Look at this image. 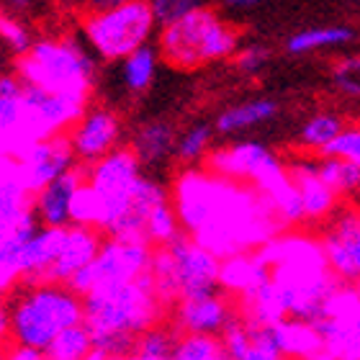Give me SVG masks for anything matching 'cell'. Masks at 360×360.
<instances>
[{
  "label": "cell",
  "mask_w": 360,
  "mask_h": 360,
  "mask_svg": "<svg viewBox=\"0 0 360 360\" xmlns=\"http://www.w3.org/2000/svg\"><path fill=\"white\" fill-rule=\"evenodd\" d=\"M170 195L183 232L221 260L265 248L283 232L260 191L211 173L206 165L180 167L170 183Z\"/></svg>",
  "instance_id": "cell-1"
},
{
  "label": "cell",
  "mask_w": 360,
  "mask_h": 360,
  "mask_svg": "<svg viewBox=\"0 0 360 360\" xmlns=\"http://www.w3.org/2000/svg\"><path fill=\"white\" fill-rule=\"evenodd\" d=\"M83 299L85 327L93 335L98 350L111 358L131 355L136 340L170 316V309L155 291L150 273L131 283L98 288Z\"/></svg>",
  "instance_id": "cell-2"
},
{
  "label": "cell",
  "mask_w": 360,
  "mask_h": 360,
  "mask_svg": "<svg viewBox=\"0 0 360 360\" xmlns=\"http://www.w3.org/2000/svg\"><path fill=\"white\" fill-rule=\"evenodd\" d=\"M203 165L221 178L240 180L260 191L265 201L270 203V209L276 211L283 229L307 226L299 188L293 186L291 173H288V160L281 158L265 142L240 139V142L214 144Z\"/></svg>",
  "instance_id": "cell-3"
},
{
  "label": "cell",
  "mask_w": 360,
  "mask_h": 360,
  "mask_svg": "<svg viewBox=\"0 0 360 360\" xmlns=\"http://www.w3.org/2000/svg\"><path fill=\"white\" fill-rule=\"evenodd\" d=\"M15 72L31 88L90 103L98 80V57L85 39L44 37L15 60Z\"/></svg>",
  "instance_id": "cell-4"
},
{
  "label": "cell",
  "mask_w": 360,
  "mask_h": 360,
  "mask_svg": "<svg viewBox=\"0 0 360 360\" xmlns=\"http://www.w3.org/2000/svg\"><path fill=\"white\" fill-rule=\"evenodd\" d=\"M11 342L44 350L62 330L85 322V299L68 283H21L8 296Z\"/></svg>",
  "instance_id": "cell-5"
},
{
  "label": "cell",
  "mask_w": 360,
  "mask_h": 360,
  "mask_svg": "<svg viewBox=\"0 0 360 360\" xmlns=\"http://www.w3.org/2000/svg\"><path fill=\"white\" fill-rule=\"evenodd\" d=\"M240 49V31L209 6H198L173 23L160 26L158 52L167 68L198 70L229 60Z\"/></svg>",
  "instance_id": "cell-6"
},
{
  "label": "cell",
  "mask_w": 360,
  "mask_h": 360,
  "mask_svg": "<svg viewBox=\"0 0 360 360\" xmlns=\"http://www.w3.org/2000/svg\"><path fill=\"white\" fill-rule=\"evenodd\" d=\"M219 268H221V257H217L209 248H203L201 242H195L183 232L165 248H155L150 278L162 304L173 309L186 296L217 291Z\"/></svg>",
  "instance_id": "cell-7"
},
{
  "label": "cell",
  "mask_w": 360,
  "mask_h": 360,
  "mask_svg": "<svg viewBox=\"0 0 360 360\" xmlns=\"http://www.w3.org/2000/svg\"><path fill=\"white\" fill-rule=\"evenodd\" d=\"M158 26L150 0H127L103 11H88L83 18V39L98 60L121 62L139 46L150 44Z\"/></svg>",
  "instance_id": "cell-8"
},
{
  "label": "cell",
  "mask_w": 360,
  "mask_h": 360,
  "mask_svg": "<svg viewBox=\"0 0 360 360\" xmlns=\"http://www.w3.org/2000/svg\"><path fill=\"white\" fill-rule=\"evenodd\" d=\"M270 278L285 304L288 316L299 319H319L324 304L330 299L340 281L330 268V260H299V263L270 265Z\"/></svg>",
  "instance_id": "cell-9"
},
{
  "label": "cell",
  "mask_w": 360,
  "mask_h": 360,
  "mask_svg": "<svg viewBox=\"0 0 360 360\" xmlns=\"http://www.w3.org/2000/svg\"><path fill=\"white\" fill-rule=\"evenodd\" d=\"M41 226L34 209V193L15 175V158L0 160V265L18 273L26 242Z\"/></svg>",
  "instance_id": "cell-10"
},
{
  "label": "cell",
  "mask_w": 360,
  "mask_h": 360,
  "mask_svg": "<svg viewBox=\"0 0 360 360\" xmlns=\"http://www.w3.org/2000/svg\"><path fill=\"white\" fill-rule=\"evenodd\" d=\"M152 252H155V248L147 242H129L105 234L96 260L88 268L80 270L68 285L80 296H88L98 288H111V285L139 281L142 276L150 273Z\"/></svg>",
  "instance_id": "cell-11"
},
{
  "label": "cell",
  "mask_w": 360,
  "mask_h": 360,
  "mask_svg": "<svg viewBox=\"0 0 360 360\" xmlns=\"http://www.w3.org/2000/svg\"><path fill=\"white\" fill-rule=\"evenodd\" d=\"M144 173L147 170H144L142 160L136 158V152L129 144H121L105 158L88 165V183L96 188L105 209L103 234L131 209Z\"/></svg>",
  "instance_id": "cell-12"
},
{
  "label": "cell",
  "mask_w": 360,
  "mask_h": 360,
  "mask_svg": "<svg viewBox=\"0 0 360 360\" xmlns=\"http://www.w3.org/2000/svg\"><path fill=\"white\" fill-rule=\"evenodd\" d=\"M77 165L70 134H54L39 139L31 147L15 155V175L31 193H39L46 183L65 175Z\"/></svg>",
  "instance_id": "cell-13"
},
{
  "label": "cell",
  "mask_w": 360,
  "mask_h": 360,
  "mask_svg": "<svg viewBox=\"0 0 360 360\" xmlns=\"http://www.w3.org/2000/svg\"><path fill=\"white\" fill-rule=\"evenodd\" d=\"M319 234L332 273L342 283L360 285V206L342 203Z\"/></svg>",
  "instance_id": "cell-14"
},
{
  "label": "cell",
  "mask_w": 360,
  "mask_h": 360,
  "mask_svg": "<svg viewBox=\"0 0 360 360\" xmlns=\"http://www.w3.org/2000/svg\"><path fill=\"white\" fill-rule=\"evenodd\" d=\"M237 316V304L224 291L186 296L170 309V327L178 335H221Z\"/></svg>",
  "instance_id": "cell-15"
},
{
  "label": "cell",
  "mask_w": 360,
  "mask_h": 360,
  "mask_svg": "<svg viewBox=\"0 0 360 360\" xmlns=\"http://www.w3.org/2000/svg\"><path fill=\"white\" fill-rule=\"evenodd\" d=\"M121 139H124L121 116L108 105H88L75 127L70 129L72 150L77 155V162L83 165H93L96 160L121 147Z\"/></svg>",
  "instance_id": "cell-16"
},
{
  "label": "cell",
  "mask_w": 360,
  "mask_h": 360,
  "mask_svg": "<svg viewBox=\"0 0 360 360\" xmlns=\"http://www.w3.org/2000/svg\"><path fill=\"white\" fill-rule=\"evenodd\" d=\"M288 173H291L293 186L299 188L307 226H324L340 211L342 198L322 180L316 158L314 155H301V152H296L288 160Z\"/></svg>",
  "instance_id": "cell-17"
},
{
  "label": "cell",
  "mask_w": 360,
  "mask_h": 360,
  "mask_svg": "<svg viewBox=\"0 0 360 360\" xmlns=\"http://www.w3.org/2000/svg\"><path fill=\"white\" fill-rule=\"evenodd\" d=\"M103 240H105V234L101 232V229L70 224L65 245H62V250H60V257H57V263L52 265L46 281H52V283H70L80 270L88 268V265L96 260Z\"/></svg>",
  "instance_id": "cell-18"
},
{
  "label": "cell",
  "mask_w": 360,
  "mask_h": 360,
  "mask_svg": "<svg viewBox=\"0 0 360 360\" xmlns=\"http://www.w3.org/2000/svg\"><path fill=\"white\" fill-rule=\"evenodd\" d=\"M88 180V165L77 162L72 170L46 183L39 193H34V209L44 226H70V203L80 186Z\"/></svg>",
  "instance_id": "cell-19"
},
{
  "label": "cell",
  "mask_w": 360,
  "mask_h": 360,
  "mask_svg": "<svg viewBox=\"0 0 360 360\" xmlns=\"http://www.w3.org/2000/svg\"><path fill=\"white\" fill-rule=\"evenodd\" d=\"M270 330H273L276 345L285 360H335L324 345L322 332L311 319L288 316Z\"/></svg>",
  "instance_id": "cell-20"
},
{
  "label": "cell",
  "mask_w": 360,
  "mask_h": 360,
  "mask_svg": "<svg viewBox=\"0 0 360 360\" xmlns=\"http://www.w3.org/2000/svg\"><path fill=\"white\" fill-rule=\"evenodd\" d=\"M68 237V226H39L37 234L26 242V248L18 260V276L21 283H39L46 281L52 265L60 257V250Z\"/></svg>",
  "instance_id": "cell-21"
},
{
  "label": "cell",
  "mask_w": 360,
  "mask_h": 360,
  "mask_svg": "<svg viewBox=\"0 0 360 360\" xmlns=\"http://www.w3.org/2000/svg\"><path fill=\"white\" fill-rule=\"evenodd\" d=\"M270 281V265L260 250L237 252L221 260L219 268V291H224L232 299H240L245 293L255 291L257 285Z\"/></svg>",
  "instance_id": "cell-22"
},
{
  "label": "cell",
  "mask_w": 360,
  "mask_h": 360,
  "mask_svg": "<svg viewBox=\"0 0 360 360\" xmlns=\"http://www.w3.org/2000/svg\"><path fill=\"white\" fill-rule=\"evenodd\" d=\"M178 129L170 121L152 119L144 121L131 131L129 147L136 152V158L142 160L144 170H155V167L167 165L175 160V144H178Z\"/></svg>",
  "instance_id": "cell-23"
},
{
  "label": "cell",
  "mask_w": 360,
  "mask_h": 360,
  "mask_svg": "<svg viewBox=\"0 0 360 360\" xmlns=\"http://www.w3.org/2000/svg\"><path fill=\"white\" fill-rule=\"evenodd\" d=\"M39 142V134L31 121L29 105L21 98L0 96V150L6 155H21L26 147Z\"/></svg>",
  "instance_id": "cell-24"
},
{
  "label": "cell",
  "mask_w": 360,
  "mask_h": 360,
  "mask_svg": "<svg viewBox=\"0 0 360 360\" xmlns=\"http://www.w3.org/2000/svg\"><path fill=\"white\" fill-rule=\"evenodd\" d=\"M278 113H281V105L273 98H250V101L224 108L214 119V127H217V134L221 136H237L257 127H265Z\"/></svg>",
  "instance_id": "cell-25"
},
{
  "label": "cell",
  "mask_w": 360,
  "mask_h": 360,
  "mask_svg": "<svg viewBox=\"0 0 360 360\" xmlns=\"http://www.w3.org/2000/svg\"><path fill=\"white\" fill-rule=\"evenodd\" d=\"M237 304V314L250 324H257V327H276L283 319H288V311H285V304L278 293L273 278L260 283L255 291L245 293L240 299H234Z\"/></svg>",
  "instance_id": "cell-26"
},
{
  "label": "cell",
  "mask_w": 360,
  "mask_h": 360,
  "mask_svg": "<svg viewBox=\"0 0 360 360\" xmlns=\"http://www.w3.org/2000/svg\"><path fill=\"white\" fill-rule=\"evenodd\" d=\"M345 127H347V121L342 113L316 111L301 124L299 134H296V139H293V147H296V152H301V155L322 158L324 150L338 139V134Z\"/></svg>",
  "instance_id": "cell-27"
},
{
  "label": "cell",
  "mask_w": 360,
  "mask_h": 360,
  "mask_svg": "<svg viewBox=\"0 0 360 360\" xmlns=\"http://www.w3.org/2000/svg\"><path fill=\"white\" fill-rule=\"evenodd\" d=\"M160 52L158 46L144 44L136 52H131L129 57L119 62V83L127 90L129 96H142L152 88L155 77H158L160 68Z\"/></svg>",
  "instance_id": "cell-28"
},
{
  "label": "cell",
  "mask_w": 360,
  "mask_h": 360,
  "mask_svg": "<svg viewBox=\"0 0 360 360\" xmlns=\"http://www.w3.org/2000/svg\"><path fill=\"white\" fill-rule=\"evenodd\" d=\"M353 39H355V31L347 29V26H314V29H301L296 34H291L288 41H285V52L301 57V54L345 46Z\"/></svg>",
  "instance_id": "cell-29"
},
{
  "label": "cell",
  "mask_w": 360,
  "mask_h": 360,
  "mask_svg": "<svg viewBox=\"0 0 360 360\" xmlns=\"http://www.w3.org/2000/svg\"><path fill=\"white\" fill-rule=\"evenodd\" d=\"M214 136H217V127L206 121H195L188 129H183L175 144V162H180V167L203 165V160L214 150Z\"/></svg>",
  "instance_id": "cell-30"
},
{
  "label": "cell",
  "mask_w": 360,
  "mask_h": 360,
  "mask_svg": "<svg viewBox=\"0 0 360 360\" xmlns=\"http://www.w3.org/2000/svg\"><path fill=\"white\" fill-rule=\"evenodd\" d=\"M93 350H96V342H93V335L85 327V322L62 330L44 347V353L49 360H85Z\"/></svg>",
  "instance_id": "cell-31"
},
{
  "label": "cell",
  "mask_w": 360,
  "mask_h": 360,
  "mask_svg": "<svg viewBox=\"0 0 360 360\" xmlns=\"http://www.w3.org/2000/svg\"><path fill=\"white\" fill-rule=\"evenodd\" d=\"M319 162V175L327 186L335 191V193L345 201V198H353L360 195V167L353 162H345V160L338 158H316Z\"/></svg>",
  "instance_id": "cell-32"
},
{
  "label": "cell",
  "mask_w": 360,
  "mask_h": 360,
  "mask_svg": "<svg viewBox=\"0 0 360 360\" xmlns=\"http://www.w3.org/2000/svg\"><path fill=\"white\" fill-rule=\"evenodd\" d=\"M103 221H105L103 201H101V195L96 193V188L85 180L83 186L75 191L72 203H70V224L93 226V229H101V232H103Z\"/></svg>",
  "instance_id": "cell-33"
},
{
  "label": "cell",
  "mask_w": 360,
  "mask_h": 360,
  "mask_svg": "<svg viewBox=\"0 0 360 360\" xmlns=\"http://www.w3.org/2000/svg\"><path fill=\"white\" fill-rule=\"evenodd\" d=\"M322 316H332L353 327L360 335V285L358 283H340L335 288L327 304H324Z\"/></svg>",
  "instance_id": "cell-34"
},
{
  "label": "cell",
  "mask_w": 360,
  "mask_h": 360,
  "mask_svg": "<svg viewBox=\"0 0 360 360\" xmlns=\"http://www.w3.org/2000/svg\"><path fill=\"white\" fill-rule=\"evenodd\" d=\"M226 350L219 335H178L173 360H224Z\"/></svg>",
  "instance_id": "cell-35"
},
{
  "label": "cell",
  "mask_w": 360,
  "mask_h": 360,
  "mask_svg": "<svg viewBox=\"0 0 360 360\" xmlns=\"http://www.w3.org/2000/svg\"><path fill=\"white\" fill-rule=\"evenodd\" d=\"M175 340H178V332L173 327H165V324H158L136 340L134 347V358L136 360H173L175 350Z\"/></svg>",
  "instance_id": "cell-36"
},
{
  "label": "cell",
  "mask_w": 360,
  "mask_h": 360,
  "mask_svg": "<svg viewBox=\"0 0 360 360\" xmlns=\"http://www.w3.org/2000/svg\"><path fill=\"white\" fill-rule=\"evenodd\" d=\"M330 83L342 98L360 101V54L340 57L330 68Z\"/></svg>",
  "instance_id": "cell-37"
},
{
  "label": "cell",
  "mask_w": 360,
  "mask_h": 360,
  "mask_svg": "<svg viewBox=\"0 0 360 360\" xmlns=\"http://www.w3.org/2000/svg\"><path fill=\"white\" fill-rule=\"evenodd\" d=\"M0 41H3L15 57H21V54H26L31 49L34 37H31L29 26L23 21H18L15 15L0 13Z\"/></svg>",
  "instance_id": "cell-38"
},
{
  "label": "cell",
  "mask_w": 360,
  "mask_h": 360,
  "mask_svg": "<svg viewBox=\"0 0 360 360\" xmlns=\"http://www.w3.org/2000/svg\"><path fill=\"white\" fill-rule=\"evenodd\" d=\"M322 158H338L360 167V121L358 124H347L338 134V139L324 150Z\"/></svg>",
  "instance_id": "cell-39"
},
{
  "label": "cell",
  "mask_w": 360,
  "mask_h": 360,
  "mask_svg": "<svg viewBox=\"0 0 360 360\" xmlns=\"http://www.w3.org/2000/svg\"><path fill=\"white\" fill-rule=\"evenodd\" d=\"M250 330H252V338H250L248 350L242 353L240 360H285L283 355H281V350H278L276 338H273V330H270V327L250 324Z\"/></svg>",
  "instance_id": "cell-40"
},
{
  "label": "cell",
  "mask_w": 360,
  "mask_h": 360,
  "mask_svg": "<svg viewBox=\"0 0 360 360\" xmlns=\"http://www.w3.org/2000/svg\"><path fill=\"white\" fill-rule=\"evenodd\" d=\"M268 62H270V49L263 44L240 46L237 54H234V68L240 70L242 75H257V72H263Z\"/></svg>",
  "instance_id": "cell-41"
},
{
  "label": "cell",
  "mask_w": 360,
  "mask_h": 360,
  "mask_svg": "<svg viewBox=\"0 0 360 360\" xmlns=\"http://www.w3.org/2000/svg\"><path fill=\"white\" fill-rule=\"evenodd\" d=\"M150 3L160 26L178 21V18H183L186 13H191V11L201 6V0H150Z\"/></svg>",
  "instance_id": "cell-42"
},
{
  "label": "cell",
  "mask_w": 360,
  "mask_h": 360,
  "mask_svg": "<svg viewBox=\"0 0 360 360\" xmlns=\"http://www.w3.org/2000/svg\"><path fill=\"white\" fill-rule=\"evenodd\" d=\"M23 90H26V83L18 77V72H3L0 75V96L3 98H21Z\"/></svg>",
  "instance_id": "cell-43"
},
{
  "label": "cell",
  "mask_w": 360,
  "mask_h": 360,
  "mask_svg": "<svg viewBox=\"0 0 360 360\" xmlns=\"http://www.w3.org/2000/svg\"><path fill=\"white\" fill-rule=\"evenodd\" d=\"M21 285V276L8 265H0V296H11Z\"/></svg>",
  "instance_id": "cell-44"
},
{
  "label": "cell",
  "mask_w": 360,
  "mask_h": 360,
  "mask_svg": "<svg viewBox=\"0 0 360 360\" xmlns=\"http://www.w3.org/2000/svg\"><path fill=\"white\" fill-rule=\"evenodd\" d=\"M11 345V309L8 301L0 296V350H6Z\"/></svg>",
  "instance_id": "cell-45"
},
{
  "label": "cell",
  "mask_w": 360,
  "mask_h": 360,
  "mask_svg": "<svg viewBox=\"0 0 360 360\" xmlns=\"http://www.w3.org/2000/svg\"><path fill=\"white\" fill-rule=\"evenodd\" d=\"M88 11H103V8H113V6H121V3H127V0H83Z\"/></svg>",
  "instance_id": "cell-46"
},
{
  "label": "cell",
  "mask_w": 360,
  "mask_h": 360,
  "mask_svg": "<svg viewBox=\"0 0 360 360\" xmlns=\"http://www.w3.org/2000/svg\"><path fill=\"white\" fill-rule=\"evenodd\" d=\"M263 0H224L226 8H237V11H242V8H255L260 6Z\"/></svg>",
  "instance_id": "cell-47"
},
{
  "label": "cell",
  "mask_w": 360,
  "mask_h": 360,
  "mask_svg": "<svg viewBox=\"0 0 360 360\" xmlns=\"http://www.w3.org/2000/svg\"><path fill=\"white\" fill-rule=\"evenodd\" d=\"M85 360H116V358H111L108 353H103V350H98V347H96V350H93V353H90Z\"/></svg>",
  "instance_id": "cell-48"
},
{
  "label": "cell",
  "mask_w": 360,
  "mask_h": 360,
  "mask_svg": "<svg viewBox=\"0 0 360 360\" xmlns=\"http://www.w3.org/2000/svg\"><path fill=\"white\" fill-rule=\"evenodd\" d=\"M8 3H13V6L23 8V6H26V3H29V0H8Z\"/></svg>",
  "instance_id": "cell-49"
},
{
  "label": "cell",
  "mask_w": 360,
  "mask_h": 360,
  "mask_svg": "<svg viewBox=\"0 0 360 360\" xmlns=\"http://www.w3.org/2000/svg\"><path fill=\"white\" fill-rule=\"evenodd\" d=\"M116 360H136V358H134V353H131V355H124V358H116Z\"/></svg>",
  "instance_id": "cell-50"
},
{
  "label": "cell",
  "mask_w": 360,
  "mask_h": 360,
  "mask_svg": "<svg viewBox=\"0 0 360 360\" xmlns=\"http://www.w3.org/2000/svg\"><path fill=\"white\" fill-rule=\"evenodd\" d=\"M3 158H13V155H6V152L0 150V160H3Z\"/></svg>",
  "instance_id": "cell-51"
},
{
  "label": "cell",
  "mask_w": 360,
  "mask_h": 360,
  "mask_svg": "<svg viewBox=\"0 0 360 360\" xmlns=\"http://www.w3.org/2000/svg\"><path fill=\"white\" fill-rule=\"evenodd\" d=\"M0 360H3V350H0Z\"/></svg>",
  "instance_id": "cell-52"
},
{
  "label": "cell",
  "mask_w": 360,
  "mask_h": 360,
  "mask_svg": "<svg viewBox=\"0 0 360 360\" xmlns=\"http://www.w3.org/2000/svg\"><path fill=\"white\" fill-rule=\"evenodd\" d=\"M224 360H232V358H229V355H226V358H224Z\"/></svg>",
  "instance_id": "cell-53"
},
{
  "label": "cell",
  "mask_w": 360,
  "mask_h": 360,
  "mask_svg": "<svg viewBox=\"0 0 360 360\" xmlns=\"http://www.w3.org/2000/svg\"><path fill=\"white\" fill-rule=\"evenodd\" d=\"M3 360H6V358H3Z\"/></svg>",
  "instance_id": "cell-54"
}]
</instances>
